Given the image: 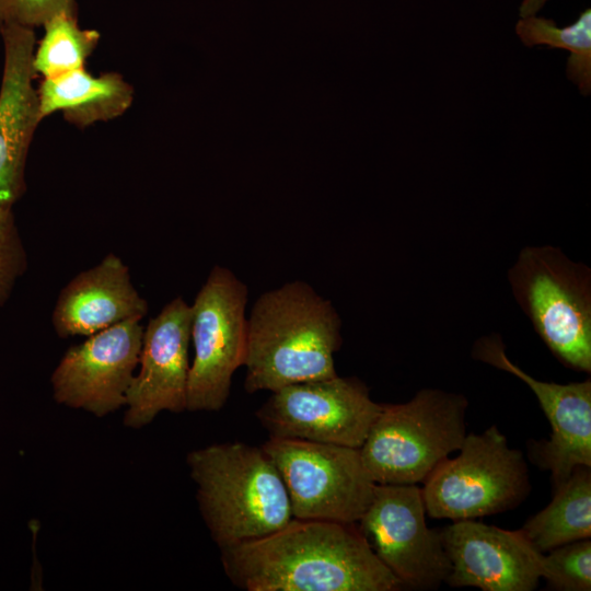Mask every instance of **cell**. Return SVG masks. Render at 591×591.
<instances>
[{"label":"cell","mask_w":591,"mask_h":591,"mask_svg":"<svg viewBox=\"0 0 591 591\" xmlns=\"http://www.w3.org/2000/svg\"><path fill=\"white\" fill-rule=\"evenodd\" d=\"M472 356L513 374L536 396L552 431L548 440L532 442L530 457L538 467L551 472L553 487L566 480L576 467H591L590 379L567 384L536 380L508 358L498 335L479 338Z\"/></svg>","instance_id":"cell-12"},{"label":"cell","mask_w":591,"mask_h":591,"mask_svg":"<svg viewBox=\"0 0 591 591\" xmlns=\"http://www.w3.org/2000/svg\"><path fill=\"white\" fill-rule=\"evenodd\" d=\"M540 553L591 536V467L578 466L554 487L552 501L519 530Z\"/></svg>","instance_id":"cell-18"},{"label":"cell","mask_w":591,"mask_h":591,"mask_svg":"<svg viewBox=\"0 0 591 591\" xmlns=\"http://www.w3.org/2000/svg\"><path fill=\"white\" fill-rule=\"evenodd\" d=\"M231 582L246 591H394L357 523L292 519L266 536L221 548Z\"/></svg>","instance_id":"cell-1"},{"label":"cell","mask_w":591,"mask_h":591,"mask_svg":"<svg viewBox=\"0 0 591 591\" xmlns=\"http://www.w3.org/2000/svg\"><path fill=\"white\" fill-rule=\"evenodd\" d=\"M547 1L548 0H522L519 8L520 18L536 14Z\"/></svg>","instance_id":"cell-24"},{"label":"cell","mask_w":591,"mask_h":591,"mask_svg":"<svg viewBox=\"0 0 591 591\" xmlns=\"http://www.w3.org/2000/svg\"><path fill=\"white\" fill-rule=\"evenodd\" d=\"M192 308L182 298L170 301L143 329L140 370L126 393L124 424L134 429L167 410H186Z\"/></svg>","instance_id":"cell-13"},{"label":"cell","mask_w":591,"mask_h":591,"mask_svg":"<svg viewBox=\"0 0 591 591\" xmlns=\"http://www.w3.org/2000/svg\"><path fill=\"white\" fill-rule=\"evenodd\" d=\"M515 33L528 46L544 45L570 51L567 77L579 86L583 95L591 92V10L580 13L570 25L559 27L554 20L529 15L515 24Z\"/></svg>","instance_id":"cell-19"},{"label":"cell","mask_w":591,"mask_h":591,"mask_svg":"<svg viewBox=\"0 0 591 591\" xmlns=\"http://www.w3.org/2000/svg\"><path fill=\"white\" fill-rule=\"evenodd\" d=\"M3 71L0 84V207H12L25 192V164L39 114L33 66L34 28L0 30Z\"/></svg>","instance_id":"cell-15"},{"label":"cell","mask_w":591,"mask_h":591,"mask_svg":"<svg viewBox=\"0 0 591 591\" xmlns=\"http://www.w3.org/2000/svg\"><path fill=\"white\" fill-rule=\"evenodd\" d=\"M187 465L220 549L271 534L293 519L283 480L262 447L211 444L189 452Z\"/></svg>","instance_id":"cell-3"},{"label":"cell","mask_w":591,"mask_h":591,"mask_svg":"<svg viewBox=\"0 0 591 591\" xmlns=\"http://www.w3.org/2000/svg\"><path fill=\"white\" fill-rule=\"evenodd\" d=\"M149 305L114 253L79 273L59 292L51 322L60 338L90 336L129 320L141 321Z\"/></svg>","instance_id":"cell-16"},{"label":"cell","mask_w":591,"mask_h":591,"mask_svg":"<svg viewBox=\"0 0 591 591\" xmlns=\"http://www.w3.org/2000/svg\"><path fill=\"white\" fill-rule=\"evenodd\" d=\"M260 447L283 480L293 519L359 522L375 486L359 449L273 437Z\"/></svg>","instance_id":"cell-8"},{"label":"cell","mask_w":591,"mask_h":591,"mask_svg":"<svg viewBox=\"0 0 591 591\" xmlns=\"http://www.w3.org/2000/svg\"><path fill=\"white\" fill-rule=\"evenodd\" d=\"M143 327L129 320L71 346L50 382L58 404L103 417L126 405V393L139 364Z\"/></svg>","instance_id":"cell-11"},{"label":"cell","mask_w":591,"mask_h":591,"mask_svg":"<svg viewBox=\"0 0 591 591\" xmlns=\"http://www.w3.org/2000/svg\"><path fill=\"white\" fill-rule=\"evenodd\" d=\"M341 320L311 285L294 280L262 293L247 316V393L337 375Z\"/></svg>","instance_id":"cell-2"},{"label":"cell","mask_w":591,"mask_h":591,"mask_svg":"<svg viewBox=\"0 0 591 591\" xmlns=\"http://www.w3.org/2000/svg\"><path fill=\"white\" fill-rule=\"evenodd\" d=\"M515 301L566 367L591 371V271L554 246H526L508 271Z\"/></svg>","instance_id":"cell-5"},{"label":"cell","mask_w":591,"mask_h":591,"mask_svg":"<svg viewBox=\"0 0 591 591\" xmlns=\"http://www.w3.org/2000/svg\"><path fill=\"white\" fill-rule=\"evenodd\" d=\"M421 488L415 485L375 484L372 499L358 528L381 563L402 586L437 588L451 564L441 531L426 523Z\"/></svg>","instance_id":"cell-10"},{"label":"cell","mask_w":591,"mask_h":591,"mask_svg":"<svg viewBox=\"0 0 591 591\" xmlns=\"http://www.w3.org/2000/svg\"><path fill=\"white\" fill-rule=\"evenodd\" d=\"M60 12H78L77 0H0V30L43 26Z\"/></svg>","instance_id":"cell-23"},{"label":"cell","mask_w":591,"mask_h":591,"mask_svg":"<svg viewBox=\"0 0 591 591\" xmlns=\"http://www.w3.org/2000/svg\"><path fill=\"white\" fill-rule=\"evenodd\" d=\"M381 408L363 382L337 374L271 392L256 417L273 438L360 449Z\"/></svg>","instance_id":"cell-9"},{"label":"cell","mask_w":591,"mask_h":591,"mask_svg":"<svg viewBox=\"0 0 591 591\" xmlns=\"http://www.w3.org/2000/svg\"><path fill=\"white\" fill-rule=\"evenodd\" d=\"M467 399L438 389H424L408 402L382 404L359 449L375 484L415 485L466 437Z\"/></svg>","instance_id":"cell-4"},{"label":"cell","mask_w":591,"mask_h":591,"mask_svg":"<svg viewBox=\"0 0 591 591\" xmlns=\"http://www.w3.org/2000/svg\"><path fill=\"white\" fill-rule=\"evenodd\" d=\"M451 564L445 583L484 591H531L541 577L540 552L518 531L474 519L456 520L441 531Z\"/></svg>","instance_id":"cell-14"},{"label":"cell","mask_w":591,"mask_h":591,"mask_svg":"<svg viewBox=\"0 0 591 591\" xmlns=\"http://www.w3.org/2000/svg\"><path fill=\"white\" fill-rule=\"evenodd\" d=\"M459 454L443 460L424 480L426 512L434 519L467 520L517 507L530 491L522 452L494 425L466 434Z\"/></svg>","instance_id":"cell-6"},{"label":"cell","mask_w":591,"mask_h":591,"mask_svg":"<svg viewBox=\"0 0 591 591\" xmlns=\"http://www.w3.org/2000/svg\"><path fill=\"white\" fill-rule=\"evenodd\" d=\"M541 577L551 589L591 590V541L579 540L540 554Z\"/></svg>","instance_id":"cell-21"},{"label":"cell","mask_w":591,"mask_h":591,"mask_svg":"<svg viewBox=\"0 0 591 591\" xmlns=\"http://www.w3.org/2000/svg\"><path fill=\"white\" fill-rule=\"evenodd\" d=\"M134 94L120 73L94 77L85 68L43 79L37 88L42 119L60 112L66 121L79 128L121 116L132 104Z\"/></svg>","instance_id":"cell-17"},{"label":"cell","mask_w":591,"mask_h":591,"mask_svg":"<svg viewBox=\"0 0 591 591\" xmlns=\"http://www.w3.org/2000/svg\"><path fill=\"white\" fill-rule=\"evenodd\" d=\"M27 267L26 252L12 207H0V306Z\"/></svg>","instance_id":"cell-22"},{"label":"cell","mask_w":591,"mask_h":591,"mask_svg":"<svg viewBox=\"0 0 591 591\" xmlns=\"http://www.w3.org/2000/svg\"><path fill=\"white\" fill-rule=\"evenodd\" d=\"M246 285L216 265L195 297L186 410L218 412L228 401L234 372L244 366L247 338Z\"/></svg>","instance_id":"cell-7"},{"label":"cell","mask_w":591,"mask_h":591,"mask_svg":"<svg viewBox=\"0 0 591 591\" xmlns=\"http://www.w3.org/2000/svg\"><path fill=\"white\" fill-rule=\"evenodd\" d=\"M43 27L44 35L33 57L35 72L43 79L84 68L101 38L96 30L80 27L78 12H60Z\"/></svg>","instance_id":"cell-20"}]
</instances>
